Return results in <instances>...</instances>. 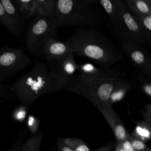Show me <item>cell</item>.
<instances>
[{
	"label": "cell",
	"mask_w": 151,
	"mask_h": 151,
	"mask_svg": "<svg viewBox=\"0 0 151 151\" xmlns=\"http://www.w3.org/2000/svg\"><path fill=\"white\" fill-rule=\"evenodd\" d=\"M66 42L73 54L90 58L102 68H110L123 60L113 44L95 29H80Z\"/></svg>",
	"instance_id": "cell-1"
},
{
	"label": "cell",
	"mask_w": 151,
	"mask_h": 151,
	"mask_svg": "<svg viewBox=\"0 0 151 151\" xmlns=\"http://www.w3.org/2000/svg\"><path fill=\"white\" fill-rule=\"evenodd\" d=\"M121 76L119 71L111 68L106 74L97 77L74 74L64 91L76 93L95 106L110 107L109 99L111 91L116 80Z\"/></svg>",
	"instance_id": "cell-2"
},
{
	"label": "cell",
	"mask_w": 151,
	"mask_h": 151,
	"mask_svg": "<svg viewBox=\"0 0 151 151\" xmlns=\"http://www.w3.org/2000/svg\"><path fill=\"white\" fill-rule=\"evenodd\" d=\"M9 90L24 106H30L40 96L53 93L48 67L43 63H36L10 86Z\"/></svg>",
	"instance_id": "cell-3"
},
{
	"label": "cell",
	"mask_w": 151,
	"mask_h": 151,
	"mask_svg": "<svg viewBox=\"0 0 151 151\" xmlns=\"http://www.w3.org/2000/svg\"><path fill=\"white\" fill-rule=\"evenodd\" d=\"M52 21L58 28L97 24L100 17L87 0H56Z\"/></svg>",
	"instance_id": "cell-4"
},
{
	"label": "cell",
	"mask_w": 151,
	"mask_h": 151,
	"mask_svg": "<svg viewBox=\"0 0 151 151\" xmlns=\"http://www.w3.org/2000/svg\"><path fill=\"white\" fill-rule=\"evenodd\" d=\"M58 28L50 18L36 15L31 22L26 34L25 44L29 52L35 57L44 55L46 42L57 38Z\"/></svg>",
	"instance_id": "cell-5"
},
{
	"label": "cell",
	"mask_w": 151,
	"mask_h": 151,
	"mask_svg": "<svg viewBox=\"0 0 151 151\" xmlns=\"http://www.w3.org/2000/svg\"><path fill=\"white\" fill-rule=\"evenodd\" d=\"M24 49L8 46L0 48V82L8 81L31 63Z\"/></svg>",
	"instance_id": "cell-6"
},
{
	"label": "cell",
	"mask_w": 151,
	"mask_h": 151,
	"mask_svg": "<svg viewBox=\"0 0 151 151\" xmlns=\"http://www.w3.org/2000/svg\"><path fill=\"white\" fill-rule=\"evenodd\" d=\"M116 32L122 40L146 43L136 20L129 11L124 1L122 0L119 9L110 20Z\"/></svg>",
	"instance_id": "cell-7"
},
{
	"label": "cell",
	"mask_w": 151,
	"mask_h": 151,
	"mask_svg": "<svg viewBox=\"0 0 151 151\" xmlns=\"http://www.w3.org/2000/svg\"><path fill=\"white\" fill-rule=\"evenodd\" d=\"M50 77L53 83V92L64 90L77 71V64L73 54L48 64Z\"/></svg>",
	"instance_id": "cell-8"
},
{
	"label": "cell",
	"mask_w": 151,
	"mask_h": 151,
	"mask_svg": "<svg viewBox=\"0 0 151 151\" xmlns=\"http://www.w3.org/2000/svg\"><path fill=\"white\" fill-rule=\"evenodd\" d=\"M122 47L132 63L149 79H151V57L142 44L122 40Z\"/></svg>",
	"instance_id": "cell-9"
},
{
	"label": "cell",
	"mask_w": 151,
	"mask_h": 151,
	"mask_svg": "<svg viewBox=\"0 0 151 151\" xmlns=\"http://www.w3.org/2000/svg\"><path fill=\"white\" fill-rule=\"evenodd\" d=\"M96 107L110 125L117 141H123L130 138V134L126 129L122 120L113 108V106H97Z\"/></svg>",
	"instance_id": "cell-10"
},
{
	"label": "cell",
	"mask_w": 151,
	"mask_h": 151,
	"mask_svg": "<svg viewBox=\"0 0 151 151\" xmlns=\"http://www.w3.org/2000/svg\"><path fill=\"white\" fill-rule=\"evenodd\" d=\"M72 54L71 49L66 41L63 42L57 38H51L45 44L44 55L47 64Z\"/></svg>",
	"instance_id": "cell-11"
},
{
	"label": "cell",
	"mask_w": 151,
	"mask_h": 151,
	"mask_svg": "<svg viewBox=\"0 0 151 151\" xmlns=\"http://www.w3.org/2000/svg\"><path fill=\"white\" fill-rule=\"evenodd\" d=\"M132 87V84L122 76L118 77L116 80L111 91L109 99V105L112 106L114 103L123 100L127 92Z\"/></svg>",
	"instance_id": "cell-12"
},
{
	"label": "cell",
	"mask_w": 151,
	"mask_h": 151,
	"mask_svg": "<svg viewBox=\"0 0 151 151\" xmlns=\"http://www.w3.org/2000/svg\"><path fill=\"white\" fill-rule=\"evenodd\" d=\"M130 14L133 16L151 15V0H123Z\"/></svg>",
	"instance_id": "cell-13"
},
{
	"label": "cell",
	"mask_w": 151,
	"mask_h": 151,
	"mask_svg": "<svg viewBox=\"0 0 151 151\" xmlns=\"http://www.w3.org/2000/svg\"><path fill=\"white\" fill-rule=\"evenodd\" d=\"M56 0H34L36 15L44 17L52 20Z\"/></svg>",
	"instance_id": "cell-14"
},
{
	"label": "cell",
	"mask_w": 151,
	"mask_h": 151,
	"mask_svg": "<svg viewBox=\"0 0 151 151\" xmlns=\"http://www.w3.org/2000/svg\"><path fill=\"white\" fill-rule=\"evenodd\" d=\"M135 127L130 136L146 142L151 138V124L142 120H134Z\"/></svg>",
	"instance_id": "cell-15"
},
{
	"label": "cell",
	"mask_w": 151,
	"mask_h": 151,
	"mask_svg": "<svg viewBox=\"0 0 151 151\" xmlns=\"http://www.w3.org/2000/svg\"><path fill=\"white\" fill-rule=\"evenodd\" d=\"M5 12L17 26L21 27L24 24L25 18L21 15L14 3L10 0L0 1Z\"/></svg>",
	"instance_id": "cell-16"
},
{
	"label": "cell",
	"mask_w": 151,
	"mask_h": 151,
	"mask_svg": "<svg viewBox=\"0 0 151 151\" xmlns=\"http://www.w3.org/2000/svg\"><path fill=\"white\" fill-rule=\"evenodd\" d=\"M146 42L151 43V15L133 16Z\"/></svg>",
	"instance_id": "cell-17"
},
{
	"label": "cell",
	"mask_w": 151,
	"mask_h": 151,
	"mask_svg": "<svg viewBox=\"0 0 151 151\" xmlns=\"http://www.w3.org/2000/svg\"><path fill=\"white\" fill-rule=\"evenodd\" d=\"M0 22L14 36L18 37L22 32V28L17 26L5 12L0 1Z\"/></svg>",
	"instance_id": "cell-18"
},
{
	"label": "cell",
	"mask_w": 151,
	"mask_h": 151,
	"mask_svg": "<svg viewBox=\"0 0 151 151\" xmlns=\"http://www.w3.org/2000/svg\"><path fill=\"white\" fill-rule=\"evenodd\" d=\"M110 68H99L91 63H84L78 65L77 71L78 74L87 77H97L108 73Z\"/></svg>",
	"instance_id": "cell-19"
},
{
	"label": "cell",
	"mask_w": 151,
	"mask_h": 151,
	"mask_svg": "<svg viewBox=\"0 0 151 151\" xmlns=\"http://www.w3.org/2000/svg\"><path fill=\"white\" fill-rule=\"evenodd\" d=\"M12 2L25 18L35 16L34 0H14Z\"/></svg>",
	"instance_id": "cell-20"
},
{
	"label": "cell",
	"mask_w": 151,
	"mask_h": 151,
	"mask_svg": "<svg viewBox=\"0 0 151 151\" xmlns=\"http://www.w3.org/2000/svg\"><path fill=\"white\" fill-rule=\"evenodd\" d=\"M122 0H101L98 1L111 20L117 12Z\"/></svg>",
	"instance_id": "cell-21"
},
{
	"label": "cell",
	"mask_w": 151,
	"mask_h": 151,
	"mask_svg": "<svg viewBox=\"0 0 151 151\" xmlns=\"http://www.w3.org/2000/svg\"><path fill=\"white\" fill-rule=\"evenodd\" d=\"M42 140V136L41 134H34L21 146V151H38Z\"/></svg>",
	"instance_id": "cell-22"
},
{
	"label": "cell",
	"mask_w": 151,
	"mask_h": 151,
	"mask_svg": "<svg viewBox=\"0 0 151 151\" xmlns=\"http://www.w3.org/2000/svg\"><path fill=\"white\" fill-rule=\"evenodd\" d=\"M63 142L73 151H91L89 147L81 139L75 137L61 138Z\"/></svg>",
	"instance_id": "cell-23"
},
{
	"label": "cell",
	"mask_w": 151,
	"mask_h": 151,
	"mask_svg": "<svg viewBox=\"0 0 151 151\" xmlns=\"http://www.w3.org/2000/svg\"><path fill=\"white\" fill-rule=\"evenodd\" d=\"M140 90L149 99H151V84L150 80L142 76L139 77Z\"/></svg>",
	"instance_id": "cell-24"
},
{
	"label": "cell",
	"mask_w": 151,
	"mask_h": 151,
	"mask_svg": "<svg viewBox=\"0 0 151 151\" xmlns=\"http://www.w3.org/2000/svg\"><path fill=\"white\" fill-rule=\"evenodd\" d=\"M27 114V109L25 106H21L17 107L12 114L14 119L18 122H23L26 118Z\"/></svg>",
	"instance_id": "cell-25"
},
{
	"label": "cell",
	"mask_w": 151,
	"mask_h": 151,
	"mask_svg": "<svg viewBox=\"0 0 151 151\" xmlns=\"http://www.w3.org/2000/svg\"><path fill=\"white\" fill-rule=\"evenodd\" d=\"M40 120L33 115H29L27 119V124L29 130L33 134H35L38 129Z\"/></svg>",
	"instance_id": "cell-26"
},
{
	"label": "cell",
	"mask_w": 151,
	"mask_h": 151,
	"mask_svg": "<svg viewBox=\"0 0 151 151\" xmlns=\"http://www.w3.org/2000/svg\"><path fill=\"white\" fill-rule=\"evenodd\" d=\"M129 139L134 151H151L150 148L145 144V142L131 136Z\"/></svg>",
	"instance_id": "cell-27"
},
{
	"label": "cell",
	"mask_w": 151,
	"mask_h": 151,
	"mask_svg": "<svg viewBox=\"0 0 151 151\" xmlns=\"http://www.w3.org/2000/svg\"><path fill=\"white\" fill-rule=\"evenodd\" d=\"M143 117V120L147 123L151 124V104H146L140 111Z\"/></svg>",
	"instance_id": "cell-28"
},
{
	"label": "cell",
	"mask_w": 151,
	"mask_h": 151,
	"mask_svg": "<svg viewBox=\"0 0 151 151\" xmlns=\"http://www.w3.org/2000/svg\"><path fill=\"white\" fill-rule=\"evenodd\" d=\"M129 139L123 141H117V142H118L121 145L124 151H134L131 145Z\"/></svg>",
	"instance_id": "cell-29"
},
{
	"label": "cell",
	"mask_w": 151,
	"mask_h": 151,
	"mask_svg": "<svg viewBox=\"0 0 151 151\" xmlns=\"http://www.w3.org/2000/svg\"><path fill=\"white\" fill-rule=\"evenodd\" d=\"M11 93L9 88L0 82V98H8Z\"/></svg>",
	"instance_id": "cell-30"
},
{
	"label": "cell",
	"mask_w": 151,
	"mask_h": 151,
	"mask_svg": "<svg viewBox=\"0 0 151 151\" xmlns=\"http://www.w3.org/2000/svg\"><path fill=\"white\" fill-rule=\"evenodd\" d=\"M57 146L58 147L59 151H73L69 146L65 145L62 139H60L57 142Z\"/></svg>",
	"instance_id": "cell-31"
},
{
	"label": "cell",
	"mask_w": 151,
	"mask_h": 151,
	"mask_svg": "<svg viewBox=\"0 0 151 151\" xmlns=\"http://www.w3.org/2000/svg\"><path fill=\"white\" fill-rule=\"evenodd\" d=\"M114 146V143H111L105 146H103L94 151H111Z\"/></svg>",
	"instance_id": "cell-32"
},
{
	"label": "cell",
	"mask_w": 151,
	"mask_h": 151,
	"mask_svg": "<svg viewBox=\"0 0 151 151\" xmlns=\"http://www.w3.org/2000/svg\"><path fill=\"white\" fill-rule=\"evenodd\" d=\"M115 151H124V150L122 148V147L121 146V145H120L118 142H117Z\"/></svg>",
	"instance_id": "cell-33"
},
{
	"label": "cell",
	"mask_w": 151,
	"mask_h": 151,
	"mask_svg": "<svg viewBox=\"0 0 151 151\" xmlns=\"http://www.w3.org/2000/svg\"><path fill=\"white\" fill-rule=\"evenodd\" d=\"M21 147H18V146H17L16 147L14 148V151H21Z\"/></svg>",
	"instance_id": "cell-34"
}]
</instances>
